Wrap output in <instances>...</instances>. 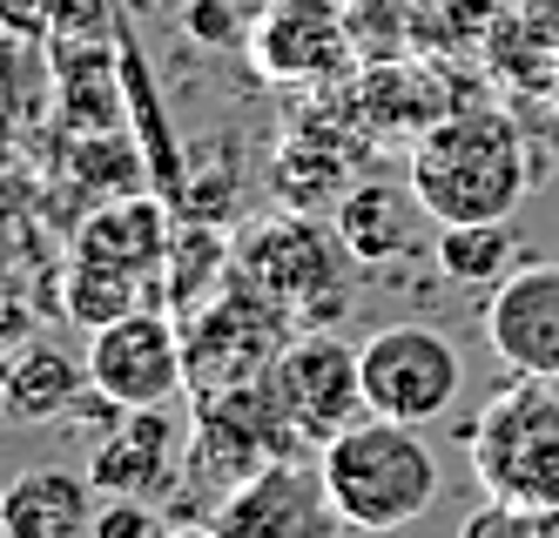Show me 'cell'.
Returning <instances> with one entry per match:
<instances>
[{"instance_id":"7402d4cb","label":"cell","mask_w":559,"mask_h":538,"mask_svg":"<svg viewBox=\"0 0 559 538\" xmlns=\"http://www.w3.org/2000/svg\"><path fill=\"white\" fill-rule=\"evenodd\" d=\"M95 531H102V538H163L169 525L155 518V505H142V499H108V505L95 512Z\"/></svg>"},{"instance_id":"ba28073f","label":"cell","mask_w":559,"mask_h":538,"mask_svg":"<svg viewBox=\"0 0 559 538\" xmlns=\"http://www.w3.org/2000/svg\"><path fill=\"white\" fill-rule=\"evenodd\" d=\"M88 384H95V397L122 404V410L169 404L182 391V316L142 303L122 323L95 330L88 337Z\"/></svg>"},{"instance_id":"d6986e66","label":"cell","mask_w":559,"mask_h":538,"mask_svg":"<svg viewBox=\"0 0 559 538\" xmlns=\"http://www.w3.org/2000/svg\"><path fill=\"white\" fill-rule=\"evenodd\" d=\"M344 182V148H331L324 135H290L284 155H276V195L290 210H317V202H337Z\"/></svg>"},{"instance_id":"ffe728a7","label":"cell","mask_w":559,"mask_h":538,"mask_svg":"<svg viewBox=\"0 0 559 538\" xmlns=\"http://www.w3.org/2000/svg\"><path fill=\"white\" fill-rule=\"evenodd\" d=\"M465 538H559V512H533V505H499V499H486V512L465 525Z\"/></svg>"},{"instance_id":"ac0fdd59","label":"cell","mask_w":559,"mask_h":538,"mask_svg":"<svg viewBox=\"0 0 559 538\" xmlns=\"http://www.w3.org/2000/svg\"><path fill=\"white\" fill-rule=\"evenodd\" d=\"M512 256L519 250L506 223H438V270L452 283H506Z\"/></svg>"},{"instance_id":"6da1fadb","label":"cell","mask_w":559,"mask_h":538,"mask_svg":"<svg viewBox=\"0 0 559 538\" xmlns=\"http://www.w3.org/2000/svg\"><path fill=\"white\" fill-rule=\"evenodd\" d=\"M412 189L438 223H506L533 189L519 121L499 108L438 115L412 148Z\"/></svg>"},{"instance_id":"603a6c76","label":"cell","mask_w":559,"mask_h":538,"mask_svg":"<svg viewBox=\"0 0 559 538\" xmlns=\"http://www.w3.org/2000/svg\"><path fill=\"white\" fill-rule=\"evenodd\" d=\"M48 8L55 0H0V27L8 34H48Z\"/></svg>"},{"instance_id":"484cf974","label":"cell","mask_w":559,"mask_h":538,"mask_svg":"<svg viewBox=\"0 0 559 538\" xmlns=\"http://www.w3.org/2000/svg\"><path fill=\"white\" fill-rule=\"evenodd\" d=\"M88 538H102V531H88Z\"/></svg>"},{"instance_id":"8992f818","label":"cell","mask_w":559,"mask_h":538,"mask_svg":"<svg viewBox=\"0 0 559 538\" xmlns=\"http://www.w3.org/2000/svg\"><path fill=\"white\" fill-rule=\"evenodd\" d=\"M270 391H276L284 425L304 444H331L357 418H371V404H365V350H350L344 337H331V330H297L290 350L270 370Z\"/></svg>"},{"instance_id":"44dd1931","label":"cell","mask_w":559,"mask_h":538,"mask_svg":"<svg viewBox=\"0 0 559 538\" xmlns=\"http://www.w3.org/2000/svg\"><path fill=\"white\" fill-rule=\"evenodd\" d=\"M182 34L210 40V48H236V40H243V21H236L229 0H189V8H182Z\"/></svg>"},{"instance_id":"9c48e42d","label":"cell","mask_w":559,"mask_h":538,"mask_svg":"<svg viewBox=\"0 0 559 538\" xmlns=\"http://www.w3.org/2000/svg\"><path fill=\"white\" fill-rule=\"evenodd\" d=\"M210 525L223 538H337L344 512L331 499L324 471H304L297 458H276L243 491H229V505Z\"/></svg>"},{"instance_id":"7c38bea8","label":"cell","mask_w":559,"mask_h":538,"mask_svg":"<svg viewBox=\"0 0 559 538\" xmlns=\"http://www.w3.org/2000/svg\"><path fill=\"white\" fill-rule=\"evenodd\" d=\"M88 478H95L102 499H142V505L169 499V491L182 485V425L163 404L129 410V418L95 444Z\"/></svg>"},{"instance_id":"9a60e30c","label":"cell","mask_w":559,"mask_h":538,"mask_svg":"<svg viewBox=\"0 0 559 538\" xmlns=\"http://www.w3.org/2000/svg\"><path fill=\"white\" fill-rule=\"evenodd\" d=\"M169 202L163 195H122L108 202V210H95L82 223V242H74V256H102L115 270H135L142 283L169 263Z\"/></svg>"},{"instance_id":"8fae6325","label":"cell","mask_w":559,"mask_h":538,"mask_svg":"<svg viewBox=\"0 0 559 538\" xmlns=\"http://www.w3.org/2000/svg\"><path fill=\"white\" fill-rule=\"evenodd\" d=\"M250 55L276 81H337L357 61L337 0H270L250 27Z\"/></svg>"},{"instance_id":"5b68a950","label":"cell","mask_w":559,"mask_h":538,"mask_svg":"<svg viewBox=\"0 0 559 538\" xmlns=\"http://www.w3.org/2000/svg\"><path fill=\"white\" fill-rule=\"evenodd\" d=\"M284 350H290V316L270 310L257 289L229 276L216 297H203L182 316V391H189V404L257 391V384H270Z\"/></svg>"},{"instance_id":"cb8c5ba5","label":"cell","mask_w":559,"mask_h":538,"mask_svg":"<svg viewBox=\"0 0 559 538\" xmlns=\"http://www.w3.org/2000/svg\"><path fill=\"white\" fill-rule=\"evenodd\" d=\"M0 344H21V316L8 310V316H0ZM21 350H0V378H8V363H14Z\"/></svg>"},{"instance_id":"4fadbf2b","label":"cell","mask_w":559,"mask_h":538,"mask_svg":"<svg viewBox=\"0 0 559 538\" xmlns=\"http://www.w3.org/2000/svg\"><path fill=\"white\" fill-rule=\"evenodd\" d=\"M95 531V478L68 465H27L0 491V538H88Z\"/></svg>"},{"instance_id":"5bb4252c","label":"cell","mask_w":559,"mask_h":538,"mask_svg":"<svg viewBox=\"0 0 559 538\" xmlns=\"http://www.w3.org/2000/svg\"><path fill=\"white\" fill-rule=\"evenodd\" d=\"M418 216H425L418 189H397V182H357V189L337 195V223H331V229L344 236L350 263L378 270V263H397V256L412 250Z\"/></svg>"},{"instance_id":"2e32d148","label":"cell","mask_w":559,"mask_h":538,"mask_svg":"<svg viewBox=\"0 0 559 538\" xmlns=\"http://www.w3.org/2000/svg\"><path fill=\"white\" fill-rule=\"evenodd\" d=\"M82 384H88V370L74 363L68 350H55V344H27V350L8 363V378H0V404H8L14 418L48 425V418H61V410L82 397Z\"/></svg>"},{"instance_id":"3957f363","label":"cell","mask_w":559,"mask_h":538,"mask_svg":"<svg viewBox=\"0 0 559 538\" xmlns=\"http://www.w3.org/2000/svg\"><path fill=\"white\" fill-rule=\"evenodd\" d=\"M472 471L499 505L559 512V378H519L465 431Z\"/></svg>"},{"instance_id":"277c9868","label":"cell","mask_w":559,"mask_h":538,"mask_svg":"<svg viewBox=\"0 0 559 538\" xmlns=\"http://www.w3.org/2000/svg\"><path fill=\"white\" fill-rule=\"evenodd\" d=\"M344 236L310 223V210H284L270 223H250L236 236L229 276L257 289L270 310H284L290 323H331L344 310Z\"/></svg>"},{"instance_id":"7a4b0ae2","label":"cell","mask_w":559,"mask_h":538,"mask_svg":"<svg viewBox=\"0 0 559 538\" xmlns=\"http://www.w3.org/2000/svg\"><path fill=\"white\" fill-rule=\"evenodd\" d=\"M324 485L344 512L350 531H405L431 512L438 499V458L431 444L418 438V425H397V418H357L350 431H337L324 444Z\"/></svg>"},{"instance_id":"30bf717a","label":"cell","mask_w":559,"mask_h":538,"mask_svg":"<svg viewBox=\"0 0 559 538\" xmlns=\"http://www.w3.org/2000/svg\"><path fill=\"white\" fill-rule=\"evenodd\" d=\"M486 344L512 378H559V263H526L492 283Z\"/></svg>"},{"instance_id":"e0dca14e","label":"cell","mask_w":559,"mask_h":538,"mask_svg":"<svg viewBox=\"0 0 559 538\" xmlns=\"http://www.w3.org/2000/svg\"><path fill=\"white\" fill-rule=\"evenodd\" d=\"M61 303H68V323H82L95 337V330H108V323H122L129 310H142V276L115 270L102 256H74V270L61 283Z\"/></svg>"},{"instance_id":"52a82bcc","label":"cell","mask_w":559,"mask_h":538,"mask_svg":"<svg viewBox=\"0 0 559 538\" xmlns=\"http://www.w3.org/2000/svg\"><path fill=\"white\" fill-rule=\"evenodd\" d=\"M459 384H465V363H459L452 337H438L431 323H391L365 344V404H371V418L431 425V418L452 410Z\"/></svg>"},{"instance_id":"4316f807","label":"cell","mask_w":559,"mask_h":538,"mask_svg":"<svg viewBox=\"0 0 559 538\" xmlns=\"http://www.w3.org/2000/svg\"><path fill=\"white\" fill-rule=\"evenodd\" d=\"M142 8H148V0H142Z\"/></svg>"},{"instance_id":"d4e9b609","label":"cell","mask_w":559,"mask_h":538,"mask_svg":"<svg viewBox=\"0 0 559 538\" xmlns=\"http://www.w3.org/2000/svg\"><path fill=\"white\" fill-rule=\"evenodd\" d=\"M163 538H223V531H216L210 518H189V525H169Z\"/></svg>"}]
</instances>
